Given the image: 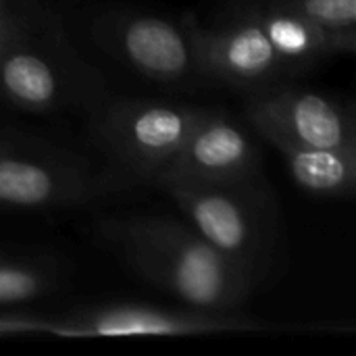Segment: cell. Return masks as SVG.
<instances>
[{"mask_svg":"<svg viewBox=\"0 0 356 356\" xmlns=\"http://www.w3.org/2000/svg\"><path fill=\"white\" fill-rule=\"evenodd\" d=\"M96 35L111 54L146 79L167 86H192L204 79L194 17L173 21L138 10H115L98 19Z\"/></svg>","mask_w":356,"mask_h":356,"instance_id":"5b68a950","label":"cell"},{"mask_svg":"<svg viewBox=\"0 0 356 356\" xmlns=\"http://www.w3.org/2000/svg\"><path fill=\"white\" fill-rule=\"evenodd\" d=\"M186 223L217 252L261 277L273 248V200L261 177L227 184L163 181Z\"/></svg>","mask_w":356,"mask_h":356,"instance_id":"7a4b0ae2","label":"cell"},{"mask_svg":"<svg viewBox=\"0 0 356 356\" xmlns=\"http://www.w3.org/2000/svg\"><path fill=\"white\" fill-rule=\"evenodd\" d=\"M54 273L42 265L0 259V307H19L33 302L54 290Z\"/></svg>","mask_w":356,"mask_h":356,"instance_id":"4fadbf2b","label":"cell"},{"mask_svg":"<svg viewBox=\"0 0 356 356\" xmlns=\"http://www.w3.org/2000/svg\"><path fill=\"white\" fill-rule=\"evenodd\" d=\"M0 25L29 31L54 27L50 13L40 8L33 0H0Z\"/></svg>","mask_w":356,"mask_h":356,"instance_id":"9a60e30c","label":"cell"},{"mask_svg":"<svg viewBox=\"0 0 356 356\" xmlns=\"http://www.w3.org/2000/svg\"><path fill=\"white\" fill-rule=\"evenodd\" d=\"M267 35L290 73L336 54H353L356 38L327 31L275 0H257L242 10Z\"/></svg>","mask_w":356,"mask_h":356,"instance_id":"8fae6325","label":"cell"},{"mask_svg":"<svg viewBox=\"0 0 356 356\" xmlns=\"http://www.w3.org/2000/svg\"><path fill=\"white\" fill-rule=\"evenodd\" d=\"M19 31H29V29H17V27H6V25H0V46L6 44L13 35H17Z\"/></svg>","mask_w":356,"mask_h":356,"instance_id":"e0dca14e","label":"cell"},{"mask_svg":"<svg viewBox=\"0 0 356 356\" xmlns=\"http://www.w3.org/2000/svg\"><path fill=\"white\" fill-rule=\"evenodd\" d=\"M50 317L23 315V313H0V338L8 336H48Z\"/></svg>","mask_w":356,"mask_h":356,"instance_id":"2e32d148","label":"cell"},{"mask_svg":"<svg viewBox=\"0 0 356 356\" xmlns=\"http://www.w3.org/2000/svg\"><path fill=\"white\" fill-rule=\"evenodd\" d=\"M194 40L204 79L254 92L292 75L261 27L244 13L213 27L194 19Z\"/></svg>","mask_w":356,"mask_h":356,"instance_id":"ba28073f","label":"cell"},{"mask_svg":"<svg viewBox=\"0 0 356 356\" xmlns=\"http://www.w3.org/2000/svg\"><path fill=\"white\" fill-rule=\"evenodd\" d=\"M100 192L102 186L67 159L0 144V209L69 207Z\"/></svg>","mask_w":356,"mask_h":356,"instance_id":"30bf717a","label":"cell"},{"mask_svg":"<svg viewBox=\"0 0 356 356\" xmlns=\"http://www.w3.org/2000/svg\"><path fill=\"white\" fill-rule=\"evenodd\" d=\"M265 325L238 311L163 309L150 305H102L50 319L48 336L56 338H134V336H200L225 332H259Z\"/></svg>","mask_w":356,"mask_h":356,"instance_id":"8992f818","label":"cell"},{"mask_svg":"<svg viewBox=\"0 0 356 356\" xmlns=\"http://www.w3.org/2000/svg\"><path fill=\"white\" fill-rule=\"evenodd\" d=\"M261 177V152L250 134L225 113L207 111L167 173L156 181L227 184Z\"/></svg>","mask_w":356,"mask_h":356,"instance_id":"9c48e42d","label":"cell"},{"mask_svg":"<svg viewBox=\"0 0 356 356\" xmlns=\"http://www.w3.org/2000/svg\"><path fill=\"white\" fill-rule=\"evenodd\" d=\"M111 240L148 282L200 311H238L257 286L188 223L169 217L111 221Z\"/></svg>","mask_w":356,"mask_h":356,"instance_id":"6da1fadb","label":"cell"},{"mask_svg":"<svg viewBox=\"0 0 356 356\" xmlns=\"http://www.w3.org/2000/svg\"><path fill=\"white\" fill-rule=\"evenodd\" d=\"M50 29L19 31L0 46V96L17 108L52 113L94 94L92 71Z\"/></svg>","mask_w":356,"mask_h":356,"instance_id":"277c9868","label":"cell"},{"mask_svg":"<svg viewBox=\"0 0 356 356\" xmlns=\"http://www.w3.org/2000/svg\"><path fill=\"white\" fill-rule=\"evenodd\" d=\"M209 108L125 98L102 108L94 131L104 152L127 175L156 184Z\"/></svg>","mask_w":356,"mask_h":356,"instance_id":"3957f363","label":"cell"},{"mask_svg":"<svg viewBox=\"0 0 356 356\" xmlns=\"http://www.w3.org/2000/svg\"><path fill=\"white\" fill-rule=\"evenodd\" d=\"M286 8L302 15L311 23L356 38V0H275Z\"/></svg>","mask_w":356,"mask_h":356,"instance_id":"5bb4252c","label":"cell"},{"mask_svg":"<svg viewBox=\"0 0 356 356\" xmlns=\"http://www.w3.org/2000/svg\"><path fill=\"white\" fill-rule=\"evenodd\" d=\"M286 167L307 194L321 198H346L356 188V146L313 148V146H275Z\"/></svg>","mask_w":356,"mask_h":356,"instance_id":"7c38bea8","label":"cell"},{"mask_svg":"<svg viewBox=\"0 0 356 356\" xmlns=\"http://www.w3.org/2000/svg\"><path fill=\"white\" fill-rule=\"evenodd\" d=\"M246 117L273 146H356L353 111L317 90L277 83L254 90L246 102Z\"/></svg>","mask_w":356,"mask_h":356,"instance_id":"52a82bcc","label":"cell"}]
</instances>
